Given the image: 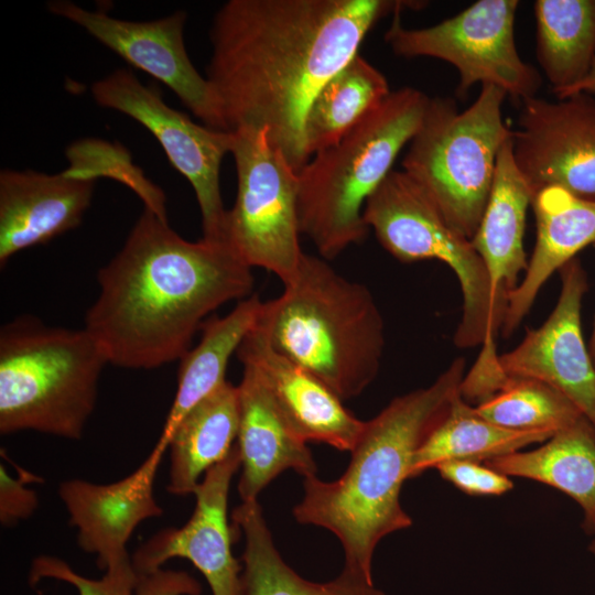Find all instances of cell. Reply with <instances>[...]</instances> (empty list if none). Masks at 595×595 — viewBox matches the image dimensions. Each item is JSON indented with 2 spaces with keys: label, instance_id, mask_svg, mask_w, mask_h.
Wrapping results in <instances>:
<instances>
[{
  "label": "cell",
  "instance_id": "cell-1",
  "mask_svg": "<svg viewBox=\"0 0 595 595\" xmlns=\"http://www.w3.org/2000/svg\"><path fill=\"white\" fill-rule=\"evenodd\" d=\"M390 0H229L216 12L206 78L226 131L266 128L299 173L307 110L372 26L413 7Z\"/></svg>",
  "mask_w": 595,
  "mask_h": 595
},
{
  "label": "cell",
  "instance_id": "cell-2",
  "mask_svg": "<svg viewBox=\"0 0 595 595\" xmlns=\"http://www.w3.org/2000/svg\"><path fill=\"white\" fill-rule=\"evenodd\" d=\"M253 281L226 242L188 241L144 207L122 248L98 271L84 328L108 364L154 369L180 360L207 316L252 295Z\"/></svg>",
  "mask_w": 595,
  "mask_h": 595
},
{
  "label": "cell",
  "instance_id": "cell-3",
  "mask_svg": "<svg viewBox=\"0 0 595 595\" xmlns=\"http://www.w3.org/2000/svg\"><path fill=\"white\" fill-rule=\"evenodd\" d=\"M465 360L455 358L428 387L394 398L365 421L345 473L336 480L304 477V496L293 515L300 523L333 532L345 565L371 578L379 541L409 528L411 517L400 502L413 457L461 394Z\"/></svg>",
  "mask_w": 595,
  "mask_h": 595
},
{
  "label": "cell",
  "instance_id": "cell-4",
  "mask_svg": "<svg viewBox=\"0 0 595 595\" xmlns=\"http://www.w3.org/2000/svg\"><path fill=\"white\" fill-rule=\"evenodd\" d=\"M283 285L280 296L262 302L256 328L343 401L358 397L376 379L386 343L370 290L305 252Z\"/></svg>",
  "mask_w": 595,
  "mask_h": 595
},
{
  "label": "cell",
  "instance_id": "cell-5",
  "mask_svg": "<svg viewBox=\"0 0 595 595\" xmlns=\"http://www.w3.org/2000/svg\"><path fill=\"white\" fill-rule=\"evenodd\" d=\"M430 98L402 87L390 94L335 144L316 152L299 172L301 234L331 260L364 241L368 198L418 131Z\"/></svg>",
  "mask_w": 595,
  "mask_h": 595
},
{
  "label": "cell",
  "instance_id": "cell-6",
  "mask_svg": "<svg viewBox=\"0 0 595 595\" xmlns=\"http://www.w3.org/2000/svg\"><path fill=\"white\" fill-rule=\"evenodd\" d=\"M107 357L85 329L22 315L0 329V433L80 440Z\"/></svg>",
  "mask_w": 595,
  "mask_h": 595
},
{
  "label": "cell",
  "instance_id": "cell-7",
  "mask_svg": "<svg viewBox=\"0 0 595 595\" xmlns=\"http://www.w3.org/2000/svg\"><path fill=\"white\" fill-rule=\"evenodd\" d=\"M506 97L500 88L482 85L464 110L452 98H430L402 160V171L469 240L484 215L500 148L512 133L502 118Z\"/></svg>",
  "mask_w": 595,
  "mask_h": 595
},
{
  "label": "cell",
  "instance_id": "cell-8",
  "mask_svg": "<svg viewBox=\"0 0 595 595\" xmlns=\"http://www.w3.org/2000/svg\"><path fill=\"white\" fill-rule=\"evenodd\" d=\"M364 219L380 245L403 263L437 260L450 267L463 294L454 335L459 348L496 344L490 281L472 241L454 231L436 206L403 171H391L366 202Z\"/></svg>",
  "mask_w": 595,
  "mask_h": 595
},
{
  "label": "cell",
  "instance_id": "cell-9",
  "mask_svg": "<svg viewBox=\"0 0 595 595\" xmlns=\"http://www.w3.org/2000/svg\"><path fill=\"white\" fill-rule=\"evenodd\" d=\"M232 136L237 195L227 210L225 241L251 269L262 268L285 283L304 255L299 173L273 145L266 128H240Z\"/></svg>",
  "mask_w": 595,
  "mask_h": 595
},
{
  "label": "cell",
  "instance_id": "cell-10",
  "mask_svg": "<svg viewBox=\"0 0 595 595\" xmlns=\"http://www.w3.org/2000/svg\"><path fill=\"white\" fill-rule=\"evenodd\" d=\"M518 7L517 0H479L450 19L420 29L403 26L397 12L385 41L400 57H433L453 65L459 75L458 95L480 83L500 88L520 104L537 96L542 80L517 51Z\"/></svg>",
  "mask_w": 595,
  "mask_h": 595
},
{
  "label": "cell",
  "instance_id": "cell-11",
  "mask_svg": "<svg viewBox=\"0 0 595 595\" xmlns=\"http://www.w3.org/2000/svg\"><path fill=\"white\" fill-rule=\"evenodd\" d=\"M95 101L120 111L145 127L160 142L171 164L191 183L202 216L203 238L225 241V209L220 165L234 136L194 122L167 106L159 89L144 86L131 71L117 69L91 85Z\"/></svg>",
  "mask_w": 595,
  "mask_h": 595
},
{
  "label": "cell",
  "instance_id": "cell-12",
  "mask_svg": "<svg viewBox=\"0 0 595 595\" xmlns=\"http://www.w3.org/2000/svg\"><path fill=\"white\" fill-rule=\"evenodd\" d=\"M512 143L515 162L534 195L559 186L595 201L594 95L521 101Z\"/></svg>",
  "mask_w": 595,
  "mask_h": 595
},
{
  "label": "cell",
  "instance_id": "cell-13",
  "mask_svg": "<svg viewBox=\"0 0 595 595\" xmlns=\"http://www.w3.org/2000/svg\"><path fill=\"white\" fill-rule=\"evenodd\" d=\"M47 8L82 26L130 65L162 82L205 126L226 131L207 78L199 75L186 53L184 11L152 21H128L65 0L52 1Z\"/></svg>",
  "mask_w": 595,
  "mask_h": 595
},
{
  "label": "cell",
  "instance_id": "cell-14",
  "mask_svg": "<svg viewBox=\"0 0 595 595\" xmlns=\"http://www.w3.org/2000/svg\"><path fill=\"white\" fill-rule=\"evenodd\" d=\"M559 272L555 307L542 325L527 329L517 347L499 355V364L509 377L538 380L561 392L595 429V361L582 329L587 278L576 258Z\"/></svg>",
  "mask_w": 595,
  "mask_h": 595
},
{
  "label": "cell",
  "instance_id": "cell-15",
  "mask_svg": "<svg viewBox=\"0 0 595 595\" xmlns=\"http://www.w3.org/2000/svg\"><path fill=\"white\" fill-rule=\"evenodd\" d=\"M240 465V453L234 445L195 489L190 520L181 528L161 530L136 551L132 564L138 575L162 569L170 559L183 558L204 575L213 595H242V566L231 552L234 533L227 519L230 482Z\"/></svg>",
  "mask_w": 595,
  "mask_h": 595
},
{
  "label": "cell",
  "instance_id": "cell-16",
  "mask_svg": "<svg viewBox=\"0 0 595 595\" xmlns=\"http://www.w3.org/2000/svg\"><path fill=\"white\" fill-rule=\"evenodd\" d=\"M165 451L155 444L133 473L115 483L74 478L60 484L57 494L78 530V547L96 554L99 569L131 563L127 543L133 531L163 513L154 497V479Z\"/></svg>",
  "mask_w": 595,
  "mask_h": 595
},
{
  "label": "cell",
  "instance_id": "cell-17",
  "mask_svg": "<svg viewBox=\"0 0 595 595\" xmlns=\"http://www.w3.org/2000/svg\"><path fill=\"white\" fill-rule=\"evenodd\" d=\"M237 356L242 366L255 371L300 439L351 452L365 421L353 415L323 381L277 351L256 326L241 342Z\"/></svg>",
  "mask_w": 595,
  "mask_h": 595
},
{
  "label": "cell",
  "instance_id": "cell-18",
  "mask_svg": "<svg viewBox=\"0 0 595 595\" xmlns=\"http://www.w3.org/2000/svg\"><path fill=\"white\" fill-rule=\"evenodd\" d=\"M95 180L69 170L46 174L32 170L0 173V264L19 251L43 245L79 226Z\"/></svg>",
  "mask_w": 595,
  "mask_h": 595
},
{
  "label": "cell",
  "instance_id": "cell-19",
  "mask_svg": "<svg viewBox=\"0 0 595 595\" xmlns=\"http://www.w3.org/2000/svg\"><path fill=\"white\" fill-rule=\"evenodd\" d=\"M533 197L515 162L511 133L498 153L488 202L470 240L489 275L493 311L500 331L508 296L528 266L523 236Z\"/></svg>",
  "mask_w": 595,
  "mask_h": 595
},
{
  "label": "cell",
  "instance_id": "cell-20",
  "mask_svg": "<svg viewBox=\"0 0 595 595\" xmlns=\"http://www.w3.org/2000/svg\"><path fill=\"white\" fill-rule=\"evenodd\" d=\"M536 217L534 248L523 278L509 294L501 327L510 336L529 313L549 278L576 253L595 244V201L559 186L540 190L531 204Z\"/></svg>",
  "mask_w": 595,
  "mask_h": 595
},
{
  "label": "cell",
  "instance_id": "cell-21",
  "mask_svg": "<svg viewBox=\"0 0 595 595\" xmlns=\"http://www.w3.org/2000/svg\"><path fill=\"white\" fill-rule=\"evenodd\" d=\"M239 390L237 446L241 458L238 493L242 502L255 501L263 488L285 469L315 476L316 463L306 442L283 420L252 369L244 366Z\"/></svg>",
  "mask_w": 595,
  "mask_h": 595
},
{
  "label": "cell",
  "instance_id": "cell-22",
  "mask_svg": "<svg viewBox=\"0 0 595 595\" xmlns=\"http://www.w3.org/2000/svg\"><path fill=\"white\" fill-rule=\"evenodd\" d=\"M508 476L551 486L572 498L584 512V527L595 523V429L585 419L555 432L533 450L484 462Z\"/></svg>",
  "mask_w": 595,
  "mask_h": 595
},
{
  "label": "cell",
  "instance_id": "cell-23",
  "mask_svg": "<svg viewBox=\"0 0 595 595\" xmlns=\"http://www.w3.org/2000/svg\"><path fill=\"white\" fill-rule=\"evenodd\" d=\"M262 302L252 294L225 316H213L202 325L199 343L181 359L177 389L156 444L169 447L182 419L226 380L228 361L256 325Z\"/></svg>",
  "mask_w": 595,
  "mask_h": 595
},
{
  "label": "cell",
  "instance_id": "cell-24",
  "mask_svg": "<svg viewBox=\"0 0 595 595\" xmlns=\"http://www.w3.org/2000/svg\"><path fill=\"white\" fill-rule=\"evenodd\" d=\"M231 516L234 528L245 537L242 595H385L371 578L346 566L336 578L325 583L300 576L274 547L257 500L241 502Z\"/></svg>",
  "mask_w": 595,
  "mask_h": 595
},
{
  "label": "cell",
  "instance_id": "cell-25",
  "mask_svg": "<svg viewBox=\"0 0 595 595\" xmlns=\"http://www.w3.org/2000/svg\"><path fill=\"white\" fill-rule=\"evenodd\" d=\"M238 430L239 390L226 381L195 405L173 432L167 491L194 494L201 475L229 454Z\"/></svg>",
  "mask_w": 595,
  "mask_h": 595
},
{
  "label": "cell",
  "instance_id": "cell-26",
  "mask_svg": "<svg viewBox=\"0 0 595 595\" xmlns=\"http://www.w3.org/2000/svg\"><path fill=\"white\" fill-rule=\"evenodd\" d=\"M536 54L556 98L578 84L595 57V0L534 2Z\"/></svg>",
  "mask_w": 595,
  "mask_h": 595
},
{
  "label": "cell",
  "instance_id": "cell-27",
  "mask_svg": "<svg viewBox=\"0 0 595 595\" xmlns=\"http://www.w3.org/2000/svg\"><path fill=\"white\" fill-rule=\"evenodd\" d=\"M554 433L549 430H512L498 425L478 413L457 396L441 423L418 450L409 472L415 477L450 459L485 462L543 443Z\"/></svg>",
  "mask_w": 595,
  "mask_h": 595
},
{
  "label": "cell",
  "instance_id": "cell-28",
  "mask_svg": "<svg viewBox=\"0 0 595 595\" xmlns=\"http://www.w3.org/2000/svg\"><path fill=\"white\" fill-rule=\"evenodd\" d=\"M390 91L386 76L357 54L321 88L307 110L304 142L310 159L338 142Z\"/></svg>",
  "mask_w": 595,
  "mask_h": 595
},
{
  "label": "cell",
  "instance_id": "cell-29",
  "mask_svg": "<svg viewBox=\"0 0 595 595\" xmlns=\"http://www.w3.org/2000/svg\"><path fill=\"white\" fill-rule=\"evenodd\" d=\"M475 408L489 421L512 430H549L555 433L584 418L561 392L528 378L509 377L497 393Z\"/></svg>",
  "mask_w": 595,
  "mask_h": 595
},
{
  "label": "cell",
  "instance_id": "cell-30",
  "mask_svg": "<svg viewBox=\"0 0 595 595\" xmlns=\"http://www.w3.org/2000/svg\"><path fill=\"white\" fill-rule=\"evenodd\" d=\"M54 578L75 586L79 595H134L138 574L132 562L109 567L99 580L76 573L65 561L52 555H40L31 564L29 582Z\"/></svg>",
  "mask_w": 595,
  "mask_h": 595
},
{
  "label": "cell",
  "instance_id": "cell-31",
  "mask_svg": "<svg viewBox=\"0 0 595 595\" xmlns=\"http://www.w3.org/2000/svg\"><path fill=\"white\" fill-rule=\"evenodd\" d=\"M434 468L443 479L472 496H501L513 487L510 477L483 462L450 459L437 464Z\"/></svg>",
  "mask_w": 595,
  "mask_h": 595
},
{
  "label": "cell",
  "instance_id": "cell-32",
  "mask_svg": "<svg viewBox=\"0 0 595 595\" xmlns=\"http://www.w3.org/2000/svg\"><path fill=\"white\" fill-rule=\"evenodd\" d=\"M19 470V477L14 478L2 464L0 466V521L6 527L30 518L39 505L35 491L26 488V484L42 482V478L23 468Z\"/></svg>",
  "mask_w": 595,
  "mask_h": 595
},
{
  "label": "cell",
  "instance_id": "cell-33",
  "mask_svg": "<svg viewBox=\"0 0 595 595\" xmlns=\"http://www.w3.org/2000/svg\"><path fill=\"white\" fill-rule=\"evenodd\" d=\"M202 585L185 571L158 569L138 575L134 595H201Z\"/></svg>",
  "mask_w": 595,
  "mask_h": 595
},
{
  "label": "cell",
  "instance_id": "cell-34",
  "mask_svg": "<svg viewBox=\"0 0 595 595\" xmlns=\"http://www.w3.org/2000/svg\"><path fill=\"white\" fill-rule=\"evenodd\" d=\"M577 93H587L595 96V57L588 74L578 84L573 86L558 99H562Z\"/></svg>",
  "mask_w": 595,
  "mask_h": 595
},
{
  "label": "cell",
  "instance_id": "cell-35",
  "mask_svg": "<svg viewBox=\"0 0 595 595\" xmlns=\"http://www.w3.org/2000/svg\"><path fill=\"white\" fill-rule=\"evenodd\" d=\"M588 349H589V353H591V356H592L593 360L595 361V318H594V325H593V329H592V335H591L589 343H588Z\"/></svg>",
  "mask_w": 595,
  "mask_h": 595
},
{
  "label": "cell",
  "instance_id": "cell-36",
  "mask_svg": "<svg viewBox=\"0 0 595 595\" xmlns=\"http://www.w3.org/2000/svg\"><path fill=\"white\" fill-rule=\"evenodd\" d=\"M588 532L592 534L589 551L595 555V523L588 529Z\"/></svg>",
  "mask_w": 595,
  "mask_h": 595
}]
</instances>
